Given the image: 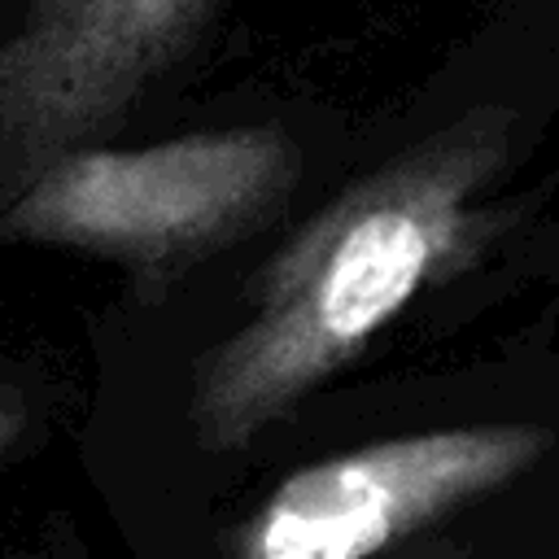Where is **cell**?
I'll return each mask as SVG.
<instances>
[{"mask_svg": "<svg viewBox=\"0 0 559 559\" xmlns=\"http://www.w3.org/2000/svg\"><path fill=\"white\" fill-rule=\"evenodd\" d=\"M493 153L498 122L472 118L354 197L314 249L310 262L319 266L310 280H301L231 358L223 397L236 424H253L301 393L397 314L437 249L450 240L459 192Z\"/></svg>", "mask_w": 559, "mask_h": 559, "instance_id": "obj_1", "label": "cell"}, {"mask_svg": "<svg viewBox=\"0 0 559 559\" xmlns=\"http://www.w3.org/2000/svg\"><path fill=\"white\" fill-rule=\"evenodd\" d=\"M223 9L227 0H17L0 26V135L52 148L118 118Z\"/></svg>", "mask_w": 559, "mask_h": 559, "instance_id": "obj_2", "label": "cell"}, {"mask_svg": "<svg viewBox=\"0 0 559 559\" xmlns=\"http://www.w3.org/2000/svg\"><path fill=\"white\" fill-rule=\"evenodd\" d=\"M537 441L528 428H454L314 463L271 498L258 559H367L445 502L502 480Z\"/></svg>", "mask_w": 559, "mask_h": 559, "instance_id": "obj_3", "label": "cell"}, {"mask_svg": "<svg viewBox=\"0 0 559 559\" xmlns=\"http://www.w3.org/2000/svg\"><path fill=\"white\" fill-rule=\"evenodd\" d=\"M293 170V148L271 127H236L210 135H183L140 153H83L48 170L35 210L127 240H170L210 231Z\"/></svg>", "mask_w": 559, "mask_h": 559, "instance_id": "obj_4", "label": "cell"}, {"mask_svg": "<svg viewBox=\"0 0 559 559\" xmlns=\"http://www.w3.org/2000/svg\"><path fill=\"white\" fill-rule=\"evenodd\" d=\"M13 4H17V0H0V26L9 22V13H13Z\"/></svg>", "mask_w": 559, "mask_h": 559, "instance_id": "obj_5", "label": "cell"}]
</instances>
